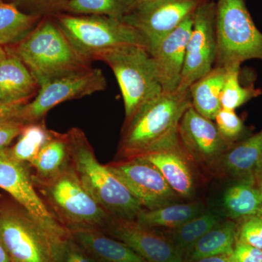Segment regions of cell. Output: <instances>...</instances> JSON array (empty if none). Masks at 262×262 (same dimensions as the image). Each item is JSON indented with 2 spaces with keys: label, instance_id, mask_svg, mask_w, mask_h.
<instances>
[{
  "label": "cell",
  "instance_id": "30bf717a",
  "mask_svg": "<svg viewBox=\"0 0 262 262\" xmlns=\"http://www.w3.org/2000/svg\"><path fill=\"white\" fill-rule=\"evenodd\" d=\"M106 88L102 71L92 67L55 77L39 85L34 100L24 105L17 118L25 123L39 121L57 105L104 91Z\"/></svg>",
  "mask_w": 262,
  "mask_h": 262
},
{
  "label": "cell",
  "instance_id": "9c48e42d",
  "mask_svg": "<svg viewBox=\"0 0 262 262\" xmlns=\"http://www.w3.org/2000/svg\"><path fill=\"white\" fill-rule=\"evenodd\" d=\"M7 147L0 149V188L30 213L55 245L70 237V232L50 211L34 187L30 165L15 160Z\"/></svg>",
  "mask_w": 262,
  "mask_h": 262
},
{
  "label": "cell",
  "instance_id": "836d02e7",
  "mask_svg": "<svg viewBox=\"0 0 262 262\" xmlns=\"http://www.w3.org/2000/svg\"><path fill=\"white\" fill-rule=\"evenodd\" d=\"M70 0H13L18 8L27 10L29 14L39 15L45 17L48 15H56L63 11Z\"/></svg>",
  "mask_w": 262,
  "mask_h": 262
},
{
  "label": "cell",
  "instance_id": "2e32d148",
  "mask_svg": "<svg viewBox=\"0 0 262 262\" xmlns=\"http://www.w3.org/2000/svg\"><path fill=\"white\" fill-rule=\"evenodd\" d=\"M193 20L194 13L148 51L163 92L178 89Z\"/></svg>",
  "mask_w": 262,
  "mask_h": 262
},
{
  "label": "cell",
  "instance_id": "603a6c76",
  "mask_svg": "<svg viewBox=\"0 0 262 262\" xmlns=\"http://www.w3.org/2000/svg\"><path fill=\"white\" fill-rule=\"evenodd\" d=\"M227 69L214 67L213 70L189 87L192 106L198 113L214 120L222 108L221 94L225 83Z\"/></svg>",
  "mask_w": 262,
  "mask_h": 262
},
{
  "label": "cell",
  "instance_id": "8992f818",
  "mask_svg": "<svg viewBox=\"0 0 262 262\" xmlns=\"http://www.w3.org/2000/svg\"><path fill=\"white\" fill-rule=\"evenodd\" d=\"M216 57L214 67L241 66L262 60V33L255 25L244 0L215 3Z\"/></svg>",
  "mask_w": 262,
  "mask_h": 262
},
{
  "label": "cell",
  "instance_id": "74e56055",
  "mask_svg": "<svg viewBox=\"0 0 262 262\" xmlns=\"http://www.w3.org/2000/svg\"><path fill=\"white\" fill-rule=\"evenodd\" d=\"M184 262H229L228 256H215L210 257L202 258L196 260H188Z\"/></svg>",
  "mask_w": 262,
  "mask_h": 262
},
{
  "label": "cell",
  "instance_id": "ab89813d",
  "mask_svg": "<svg viewBox=\"0 0 262 262\" xmlns=\"http://www.w3.org/2000/svg\"><path fill=\"white\" fill-rule=\"evenodd\" d=\"M8 56V52L3 46H0V62L3 61Z\"/></svg>",
  "mask_w": 262,
  "mask_h": 262
},
{
  "label": "cell",
  "instance_id": "484cf974",
  "mask_svg": "<svg viewBox=\"0 0 262 262\" xmlns=\"http://www.w3.org/2000/svg\"><path fill=\"white\" fill-rule=\"evenodd\" d=\"M222 220L218 212L207 209L177 228L165 229L162 233L184 259L196 243Z\"/></svg>",
  "mask_w": 262,
  "mask_h": 262
},
{
  "label": "cell",
  "instance_id": "9a60e30c",
  "mask_svg": "<svg viewBox=\"0 0 262 262\" xmlns=\"http://www.w3.org/2000/svg\"><path fill=\"white\" fill-rule=\"evenodd\" d=\"M103 232L126 244L147 262H184V258L162 232L136 220L110 215Z\"/></svg>",
  "mask_w": 262,
  "mask_h": 262
},
{
  "label": "cell",
  "instance_id": "3957f363",
  "mask_svg": "<svg viewBox=\"0 0 262 262\" xmlns=\"http://www.w3.org/2000/svg\"><path fill=\"white\" fill-rule=\"evenodd\" d=\"M5 49L21 60L39 86L55 77L91 67V62L72 47L55 20L46 16L24 40Z\"/></svg>",
  "mask_w": 262,
  "mask_h": 262
},
{
  "label": "cell",
  "instance_id": "5bb4252c",
  "mask_svg": "<svg viewBox=\"0 0 262 262\" xmlns=\"http://www.w3.org/2000/svg\"><path fill=\"white\" fill-rule=\"evenodd\" d=\"M178 135L179 144L191 161L211 172L232 145L220 134L213 120L203 116L192 106L183 115Z\"/></svg>",
  "mask_w": 262,
  "mask_h": 262
},
{
  "label": "cell",
  "instance_id": "8d00e7d4",
  "mask_svg": "<svg viewBox=\"0 0 262 262\" xmlns=\"http://www.w3.org/2000/svg\"><path fill=\"white\" fill-rule=\"evenodd\" d=\"M27 103L28 101H19L15 103L0 102V120L17 118L20 108Z\"/></svg>",
  "mask_w": 262,
  "mask_h": 262
},
{
  "label": "cell",
  "instance_id": "ffe728a7",
  "mask_svg": "<svg viewBox=\"0 0 262 262\" xmlns=\"http://www.w3.org/2000/svg\"><path fill=\"white\" fill-rule=\"evenodd\" d=\"M39 89L37 80L21 60L8 52V56L0 62V102L28 101Z\"/></svg>",
  "mask_w": 262,
  "mask_h": 262
},
{
  "label": "cell",
  "instance_id": "7402d4cb",
  "mask_svg": "<svg viewBox=\"0 0 262 262\" xmlns=\"http://www.w3.org/2000/svg\"><path fill=\"white\" fill-rule=\"evenodd\" d=\"M206 210V205L202 201L178 202L156 209H143L136 220L150 228L172 229L177 228Z\"/></svg>",
  "mask_w": 262,
  "mask_h": 262
},
{
  "label": "cell",
  "instance_id": "ac0fdd59",
  "mask_svg": "<svg viewBox=\"0 0 262 262\" xmlns=\"http://www.w3.org/2000/svg\"><path fill=\"white\" fill-rule=\"evenodd\" d=\"M212 173L234 179L262 174V129L232 144L222 155Z\"/></svg>",
  "mask_w": 262,
  "mask_h": 262
},
{
  "label": "cell",
  "instance_id": "ee69618b",
  "mask_svg": "<svg viewBox=\"0 0 262 262\" xmlns=\"http://www.w3.org/2000/svg\"><path fill=\"white\" fill-rule=\"evenodd\" d=\"M261 175H262V174H261Z\"/></svg>",
  "mask_w": 262,
  "mask_h": 262
},
{
  "label": "cell",
  "instance_id": "44dd1931",
  "mask_svg": "<svg viewBox=\"0 0 262 262\" xmlns=\"http://www.w3.org/2000/svg\"><path fill=\"white\" fill-rule=\"evenodd\" d=\"M74 239L96 260L103 262H147L126 244L98 229L70 231Z\"/></svg>",
  "mask_w": 262,
  "mask_h": 262
},
{
  "label": "cell",
  "instance_id": "b9f144b4",
  "mask_svg": "<svg viewBox=\"0 0 262 262\" xmlns=\"http://www.w3.org/2000/svg\"><path fill=\"white\" fill-rule=\"evenodd\" d=\"M257 183L258 188H259L260 193H261V201H262V175L259 176V177H257ZM262 215V213H261Z\"/></svg>",
  "mask_w": 262,
  "mask_h": 262
},
{
  "label": "cell",
  "instance_id": "52a82bcc",
  "mask_svg": "<svg viewBox=\"0 0 262 262\" xmlns=\"http://www.w3.org/2000/svg\"><path fill=\"white\" fill-rule=\"evenodd\" d=\"M96 61L106 63L115 74L123 98L125 120L163 92L145 48H114L100 55Z\"/></svg>",
  "mask_w": 262,
  "mask_h": 262
},
{
  "label": "cell",
  "instance_id": "ba28073f",
  "mask_svg": "<svg viewBox=\"0 0 262 262\" xmlns=\"http://www.w3.org/2000/svg\"><path fill=\"white\" fill-rule=\"evenodd\" d=\"M0 241L10 262H55V244L25 208L0 195Z\"/></svg>",
  "mask_w": 262,
  "mask_h": 262
},
{
  "label": "cell",
  "instance_id": "6da1fadb",
  "mask_svg": "<svg viewBox=\"0 0 262 262\" xmlns=\"http://www.w3.org/2000/svg\"><path fill=\"white\" fill-rule=\"evenodd\" d=\"M191 106L189 89L163 92L145 103L125 120L116 160L178 147L179 124Z\"/></svg>",
  "mask_w": 262,
  "mask_h": 262
},
{
  "label": "cell",
  "instance_id": "e575fe53",
  "mask_svg": "<svg viewBox=\"0 0 262 262\" xmlns=\"http://www.w3.org/2000/svg\"><path fill=\"white\" fill-rule=\"evenodd\" d=\"M229 262H262V251L244 243L236 241Z\"/></svg>",
  "mask_w": 262,
  "mask_h": 262
},
{
  "label": "cell",
  "instance_id": "7a4b0ae2",
  "mask_svg": "<svg viewBox=\"0 0 262 262\" xmlns=\"http://www.w3.org/2000/svg\"><path fill=\"white\" fill-rule=\"evenodd\" d=\"M67 134L71 165L84 189L111 216L136 220L144 208L106 165L98 162L83 131L72 127Z\"/></svg>",
  "mask_w": 262,
  "mask_h": 262
},
{
  "label": "cell",
  "instance_id": "f546056e",
  "mask_svg": "<svg viewBox=\"0 0 262 262\" xmlns=\"http://www.w3.org/2000/svg\"><path fill=\"white\" fill-rule=\"evenodd\" d=\"M226 69L227 74L220 97L222 108L235 110L261 94V90L255 89L253 84L245 86L241 84V66H232Z\"/></svg>",
  "mask_w": 262,
  "mask_h": 262
},
{
  "label": "cell",
  "instance_id": "4dcf8cb0",
  "mask_svg": "<svg viewBox=\"0 0 262 262\" xmlns=\"http://www.w3.org/2000/svg\"><path fill=\"white\" fill-rule=\"evenodd\" d=\"M213 121L226 141L232 144L241 141L246 127L234 110L221 108Z\"/></svg>",
  "mask_w": 262,
  "mask_h": 262
},
{
  "label": "cell",
  "instance_id": "d6a6232c",
  "mask_svg": "<svg viewBox=\"0 0 262 262\" xmlns=\"http://www.w3.org/2000/svg\"><path fill=\"white\" fill-rule=\"evenodd\" d=\"M236 241L262 251V215H253L237 221Z\"/></svg>",
  "mask_w": 262,
  "mask_h": 262
},
{
  "label": "cell",
  "instance_id": "d590c367",
  "mask_svg": "<svg viewBox=\"0 0 262 262\" xmlns=\"http://www.w3.org/2000/svg\"><path fill=\"white\" fill-rule=\"evenodd\" d=\"M25 124L17 118L0 120V149L9 146L20 134Z\"/></svg>",
  "mask_w": 262,
  "mask_h": 262
},
{
  "label": "cell",
  "instance_id": "e0dca14e",
  "mask_svg": "<svg viewBox=\"0 0 262 262\" xmlns=\"http://www.w3.org/2000/svg\"><path fill=\"white\" fill-rule=\"evenodd\" d=\"M151 165L163 175L181 200H191L196 194V179L194 164L180 146L139 157Z\"/></svg>",
  "mask_w": 262,
  "mask_h": 262
},
{
  "label": "cell",
  "instance_id": "cb8c5ba5",
  "mask_svg": "<svg viewBox=\"0 0 262 262\" xmlns=\"http://www.w3.org/2000/svg\"><path fill=\"white\" fill-rule=\"evenodd\" d=\"M71 165L70 144L67 132L53 130L50 140L29 163L35 170L34 174L40 179H48L61 173Z\"/></svg>",
  "mask_w": 262,
  "mask_h": 262
},
{
  "label": "cell",
  "instance_id": "f1b7e54d",
  "mask_svg": "<svg viewBox=\"0 0 262 262\" xmlns=\"http://www.w3.org/2000/svg\"><path fill=\"white\" fill-rule=\"evenodd\" d=\"M136 5V0H70L63 11L74 15H106L122 19Z\"/></svg>",
  "mask_w": 262,
  "mask_h": 262
},
{
  "label": "cell",
  "instance_id": "1f68e13d",
  "mask_svg": "<svg viewBox=\"0 0 262 262\" xmlns=\"http://www.w3.org/2000/svg\"><path fill=\"white\" fill-rule=\"evenodd\" d=\"M55 262H97L72 236L54 246Z\"/></svg>",
  "mask_w": 262,
  "mask_h": 262
},
{
  "label": "cell",
  "instance_id": "60d3db41",
  "mask_svg": "<svg viewBox=\"0 0 262 262\" xmlns=\"http://www.w3.org/2000/svg\"><path fill=\"white\" fill-rule=\"evenodd\" d=\"M161 1V0H136V5L146 4V3H155V2Z\"/></svg>",
  "mask_w": 262,
  "mask_h": 262
},
{
  "label": "cell",
  "instance_id": "4316f807",
  "mask_svg": "<svg viewBox=\"0 0 262 262\" xmlns=\"http://www.w3.org/2000/svg\"><path fill=\"white\" fill-rule=\"evenodd\" d=\"M43 17L29 14L14 3L0 0V46H15L35 29Z\"/></svg>",
  "mask_w": 262,
  "mask_h": 262
},
{
  "label": "cell",
  "instance_id": "7bdbcfd3",
  "mask_svg": "<svg viewBox=\"0 0 262 262\" xmlns=\"http://www.w3.org/2000/svg\"><path fill=\"white\" fill-rule=\"evenodd\" d=\"M97 262H103V261H97Z\"/></svg>",
  "mask_w": 262,
  "mask_h": 262
},
{
  "label": "cell",
  "instance_id": "d6986e66",
  "mask_svg": "<svg viewBox=\"0 0 262 262\" xmlns=\"http://www.w3.org/2000/svg\"><path fill=\"white\" fill-rule=\"evenodd\" d=\"M221 207L225 216L236 222L253 215H261L262 201L257 178L235 179L224 191Z\"/></svg>",
  "mask_w": 262,
  "mask_h": 262
},
{
  "label": "cell",
  "instance_id": "f35d334b",
  "mask_svg": "<svg viewBox=\"0 0 262 262\" xmlns=\"http://www.w3.org/2000/svg\"><path fill=\"white\" fill-rule=\"evenodd\" d=\"M0 262H10V258L0 241Z\"/></svg>",
  "mask_w": 262,
  "mask_h": 262
},
{
  "label": "cell",
  "instance_id": "83f0119b",
  "mask_svg": "<svg viewBox=\"0 0 262 262\" xmlns=\"http://www.w3.org/2000/svg\"><path fill=\"white\" fill-rule=\"evenodd\" d=\"M53 132L48 129L44 119L25 124L14 145L8 146V151L15 160L29 165L50 140Z\"/></svg>",
  "mask_w": 262,
  "mask_h": 262
},
{
  "label": "cell",
  "instance_id": "5b68a950",
  "mask_svg": "<svg viewBox=\"0 0 262 262\" xmlns=\"http://www.w3.org/2000/svg\"><path fill=\"white\" fill-rule=\"evenodd\" d=\"M55 21L72 47L88 61L127 46H148L140 33L122 19L96 15L56 14Z\"/></svg>",
  "mask_w": 262,
  "mask_h": 262
},
{
  "label": "cell",
  "instance_id": "7c38bea8",
  "mask_svg": "<svg viewBox=\"0 0 262 262\" xmlns=\"http://www.w3.org/2000/svg\"><path fill=\"white\" fill-rule=\"evenodd\" d=\"M106 166L126 186L144 209H156L182 201L159 170L144 160H115Z\"/></svg>",
  "mask_w": 262,
  "mask_h": 262
},
{
  "label": "cell",
  "instance_id": "8fae6325",
  "mask_svg": "<svg viewBox=\"0 0 262 262\" xmlns=\"http://www.w3.org/2000/svg\"><path fill=\"white\" fill-rule=\"evenodd\" d=\"M215 21V3L206 0L194 13L192 29L188 39L184 67L177 91L189 89L214 67L216 57Z\"/></svg>",
  "mask_w": 262,
  "mask_h": 262
},
{
  "label": "cell",
  "instance_id": "277c9868",
  "mask_svg": "<svg viewBox=\"0 0 262 262\" xmlns=\"http://www.w3.org/2000/svg\"><path fill=\"white\" fill-rule=\"evenodd\" d=\"M38 194L69 232L79 229L103 230L110 215L84 189L70 165L61 173L48 179L32 174Z\"/></svg>",
  "mask_w": 262,
  "mask_h": 262
},
{
  "label": "cell",
  "instance_id": "d4e9b609",
  "mask_svg": "<svg viewBox=\"0 0 262 262\" xmlns=\"http://www.w3.org/2000/svg\"><path fill=\"white\" fill-rule=\"evenodd\" d=\"M237 227L236 221L222 220L196 243L184 261L222 255L229 256L235 245Z\"/></svg>",
  "mask_w": 262,
  "mask_h": 262
},
{
  "label": "cell",
  "instance_id": "4fadbf2b",
  "mask_svg": "<svg viewBox=\"0 0 262 262\" xmlns=\"http://www.w3.org/2000/svg\"><path fill=\"white\" fill-rule=\"evenodd\" d=\"M206 0H161L136 5L122 20L145 39L148 51L175 30Z\"/></svg>",
  "mask_w": 262,
  "mask_h": 262
}]
</instances>
